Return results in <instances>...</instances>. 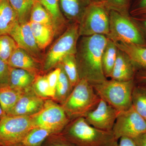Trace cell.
Segmentation results:
<instances>
[{"label":"cell","instance_id":"1","mask_svg":"<svg viewBox=\"0 0 146 146\" xmlns=\"http://www.w3.org/2000/svg\"><path fill=\"white\" fill-rule=\"evenodd\" d=\"M108 38L101 35L81 36L79 39L75 54L80 79L92 85L107 79L102 66V55Z\"/></svg>","mask_w":146,"mask_h":146},{"label":"cell","instance_id":"2","mask_svg":"<svg viewBox=\"0 0 146 146\" xmlns=\"http://www.w3.org/2000/svg\"><path fill=\"white\" fill-rule=\"evenodd\" d=\"M63 131L61 134L74 146H115L119 141L112 131L96 128L84 117L76 119Z\"/></svg>","mask_w":146,"mask_h":146},{"label":"cell","instance_id":"3","mask_svg":"<svg viewBox=\"0 0 146 146\" xmlns=\"http://www.w3.org/2000/svg\"><path fill=\"white\" fill-rule=\"evenodd\" d=\"M100 99L93 85L82 79L63 103V107L69 117H84L96 107Z\"/></svg>","mask_w":146,"mask_h":146},{"label":"cell","instance_id":"4","mask_svg":"<svg viewBox=\"0 0 146 146\" xmlns=\"http://www.w3.org/2000/svg\"><path fill=\"white\" fill-rule=\"evenodd\" d=\"M135 84L134 79L119 81L107 79L93 86L101 98L121 112L132 106L131 97Z\"/></svg>","mask_w":146,"mask_h":146},{"label":"cell","instance_id":"5","mask_svg":"<svg viewBox=\"0 0 146 146\" xmlns=\"http://www.w3.org/2000/svg\"><path fill=\"white\" fill-rule=\"evenodd\" d=\"M106 37L114 43L146 46L143 35L130 15H123L114 10L110 12L109 32Z\"/></svg>","mask_w":146,"mask_h":146},{"label":"cell","instance_id":"6","mask_svg":"<svg viewBox=\"0 0 146 146\" xmlns=\"http://www.w3.org/2000/svg\"><path fill=\"white\" fill-rule=\"evenodd\" d=\"M110 10L103 2H92L86 8L79 24L80 36L101 35L109 32Z\"/></svg>","mask_w":146,"mask_h":146},{"label":"cell","instance_id":"7","mask_svg":"<svg viewBox=\"0 0 146 146\" xmlns=\"http://www.w3.org/2000/svg\"><path fill=\"white\" fill-rule=\"evenodd\" d=\"M79 24H70L64 32L53 44L44 58V69L49 70L60 64L63 58L76 54L79 34Z\"/></svg>","mask_w":146,"mask_h":146},{"label":"cell","instance_id":"8","mask_svg":"<svg viewBox=\"0 0 146 146\" xmlns=\"http://www.w3.org/2000/svg\"><path fill=\"white\" fill-rule=\"evenodd\" d=\"M34 127L29 116L6 115L0 120V145H22L27 134Z\"/></svg>","mask_w":146,"mask_h":146},{"label":"cell","instance_id":"9","mask_svg":"<svg viewBox=\"0 0 146 146\" xmlns=\"http://www.w3.org/2000/svg\"><path fill=\"white\" fill-rule=\"evenodd\" d=\"M35 127L48 129L53 133L62 132L69 122V117L63 106L48 101L43 108L32 118Z\"/></svg>","mask_w":146,"mask_h":146},{"label":"cell","instance_id":"10","mask_svg":"<svg viewBox=\"0 0 146 146\" xmlns=\"http://www.w3.org/2000/svg\"><path fill=\"white\" fill-rule=\"evenodd\" d=\"M115 138L133 139L146 131V120L131 106L119 112L112 130Z\"/></svg>","mask_w":146,"mask_h":146},{"label":"cell","instance_id":"11","mask_svg":"<svg viewBox=\"0 0 146 146\" xmlns=\"http://www.w3.org/2000/svg\"><path fill=\"white\" fill-rule=\"evenodd\" d=\"M119 111L101 98L96 107L84 118L94 127L106 131H112Z\"/></svg>","mask_w":146,"mask_h":146},{"label":"cell","instance_id":"12","mask_svg":"<svg viewBox=\"0 0 146 146\" xmlns=\"http://www.w3.org/2000/svg\"><path fill=\"white\" fill-rule=\"evenodd\" d=\"M9 35L14 39L18 48L25 50L39 63L43 60L42 51L36 44L29 22L23 24L18 23Z\"/></svg>","mask_w":146,"mask_h":146},{"label":"cell","instance_id":"13","mask_svg":"<svg viewBox=\"0 0 146 146\" xmlns=\"http://www.w3.org/2000/svg\"><path fill=\"white\" fill-rule=\"evenodd\" d=\"M137 69L125 53L118 49L117 58L110 78L119 81L134 79Z\"/></svg>","mask_w":146,"mask_h":146},{"label":"cell","instance_id":"14","mask_svg":"<svg viewBox=\"0 0 146 146\" xmlns=\"http://www.w3.org/2000/svg\"><path fill=\"white\" fill-rule=\"evenodd\" d=\"M42 100L31 94L21 95L15 106L7 114V116H27L35 115L44 106Z\"/></svg>","mask_w":146,"mask_h":146},{"label":"cell","instance_id":"15","mask_svg":"<svg viewBox=\"0 0 146 146\" xmlns=\"http://www.w3.org/2000/svg\"><path fill=\"white\" fill-rule=\"evenodd\" d=\"M60 10L69 24H79L91 0H58Z\"/></svg>","mask_w":146,"mask_h":146},{"label":"cell","instance_id":"16","mask_svg":"<svg viewBox=\"0 0 146 146\" xmlns=\"http://www.w3.org/2000/svg\"><path fill=\"white\" fill-rule=\"evenodd\" d=\"M39 63L25 50L18 47L13 52L8 62L11 68L25 70L34 76L39 72Z\"/></svg>","mask_w":146,"mask_h":146},{"label":"cell","instance_id":"17","mask_svg":"<svg viewBox=\"0 0 146 146\" xmlns=\"http://www.w3.org/2000/svg\"><path fill=\"white\" fill-rule=\"evenodd\" d=\"M52 17L56 37L59 36L69 26V23L60 10L58 0H37Z\"/></svg>","mask_w":146,"mask_h":146},{"label":"cell","instance_id":"18","mask_svg":"<svg viewBox=\"0 0 146 146\" xmlns=\"http://www.w3.org/2000/svg\"><path fill=\"white\" fill-rule=\"evenodd\" d=\"M18 23V17L9 0H0V35H9Z\"/></svg>","mask_w":146,"mask_h":146},{"label":"cell","instance_id":"19","mask_svg":"<svg viewBox=\"0 0 146 146\" xmlns=\"http://www.w3.org/2000/svg\"><path fill=\"white\" fill-rule=\"evenodd\" d=\"M115 43L119 49L129 56L136 69L146 71V46L121 42Z\"/></svg>","mask_w":146,"mask_h":146},{"label":"cell","instance_id":"20","mask_svg":"<svg viewBox=\"0 0 146 146\" xmlns=\"http://www.w3.org/2000/svg\"><path fill=\"white\" fill-rule=\"evenodd\" d=\"M29 23L37 46L41 50H44L56 37L54 29L42 24L32 22Z\"/></svg>","mask_w":146,"mask_h":146},{"label":"cell","instance_id":"21","mask_svg":"<svg viewBox=\"0 0 146 146\" xmlns=\"http://www.w3.org/2000/svg\"><path fill=\"white\" fill-rule=\"evenodd\" d=\"M35 77L28 71L10 67L9 86L21 91L27 89L34 82Z\"/></svg>","mask_w":146,"mask_h":146},{"label":"cell","instance_id":"22","mask_svg":"<svg viewBox=\"0 0 146 146\" xmlns=\"http://www.w3.org/2000/svg\"><path fill=\"white\" fill-rule=\"evenodd\" d=\"M118 50L115 43L108 38L102 58L103 70L106 78L110 77L117 58Z\"/></svg>","mask_w":146,"mask_h":146},{"label":"cell","instance_id":"23","mask_svg":"<svg viewBox=\"0 0 146 146\" xmlns=\"http://www.w3.org/2000/svg\"><path fill=\"white\" fill-rule=\"evenodd\" d=\"M22 94V91L9 86L0 88V106L6 115L15 106Z\"/></svg>","mask_w":146,"mask_h":146},{"label":"cell","instance_id":"24","mask_svg":"<svg viewBox=\"0 0 146 146\" xmlns=\"http://www.w3.org/2000/svg\"><path fill=\"white\" fill-rule=\"evenodd\" d=\"M131 100L133 108L146 120V86L135 83Z\"/></svg>","mask_w":146,"mask_h":146},{"label":"cell","instance_id":"25","mask_svg":"<svg viewBox=\"0 0 146 146\" xmlns=\"http://www.w3.org/2000/svg\"><path fill=\"white\" fill-rule=\"evenodd\" d=\"M29 22L52 27L54 29L55 31L54 23L52 17L48 11L37 0L35 1L32 8Z\"/></svg>","mask_w":146,"mask_h":146},{"label":"cell","instance_id":"26","mask_svg":"<svg viewBox=\"0 0 146 146\" xmlns=\"http://www.w3.org/2000/svg\"><path fill=\"white\" fill-rule=\"evenodd\" d=\"M17 14L18 23L29 22L31 12L36 0H9Z\"/></svg>","mask_w":146,"mask_h":146},{"label":"cell","instance_id":"27","mask_svg":"<svg viewBox=\"0 0 146 146\" xmlns=\"http://www.w3.org/2000/svg\"><path fill=\"white\" fill-rule=\"evenodd\" d=\"M59 64L63 68L70 80L71 85L74 88L80 80L75 54L66 56Z\"/></svg>","mask_w":146,"mask_h":146},{"label":"cell","instance_id":"28","mask_svg":"<svg viewBox=\"0 0 146 146\" xmlns=\"http://www.w3.org/2000/svg\"><path fill=\"white\" fill-rule=\"evenodd\" d=\"M54 134L52 131L42 128H33L28 133L22 142L24 146H42L45 140L50 135Z\"/></svg>","mask_w":146,"mask_h":146},{"label":"cell","instance_id":"29","mask_svg":"<svg viewBox=\"0 0 146 146\" xmlns=\"http://www.w3.org/2000/svg\"><path fill=\"white\" fill-rule=\"evenodd\" d=\"M58 65L60 66L61 71L56 89L55 96L63 103L71 94L73 88L63 68L60 64Z\"/></svg>","mask_w":146,"mask_h":146},{"label":"cell","instance_id":"30","mask_svg":"<svg viewBox=\"0 0 146 146\" xmlns=\"http://www.w3.org/2000/svg\"><path fill=\"white\" fill-rule=\"evenodd\" d=\"M18 47L16 42L10 35H0V59L8 63L11 55Z\"/></svg>","mask_w":146,"mask_h":146},{"label":"cell","instance_id":"31","mask_svg":"<svg viewBox=\"0 0 146 146\" xmlns=\"http://www.w3.org/2000/svg\"><path fill=\"white\" fill-rule=\"evenodd\" d=\"M130 2L131 0H104L105 5L110 10L125 15H130Z\"/></svg>","mask_w":146,"mask_h":146},{"label":"cell","instance_id":"32","mask_svg":"<svg viewBox=\"0 0 146 146\" xmlns=\"http://www.w3.org/2000/svg\"><path fill=\"white\" fill-rule=\"evenodd\" d=\"M35 91L43 97H54L55 95L50 88L47 76H38L34 81Z\"/></svg>","mask_w":146,"mask_h":146},{"label":"cell","instance_id":"33","mask_svg":"<svg viewBox=\"0 0 146 146\" xmlns=\"http://www.w3.org/2000/svg\"><path fill=\"white\" fill-rule=\"evenodd\" d=\"M54 133L45 140L42 146H74L62 134Z\"/></svg>","mask_w":146,"mask_h":146},{"label":"cell","instance_id":"34","mask_svg":"<svg viewBox=\"0 0 146 146\" xmlns=\"http://www.w3.org/2000/svg\"><path fill=\"white\" fill-rule=\"evenodd\" d=\"M10 67L0 59V88L9 86Z\"/></svg>","mask_w":146,"mask_h":146},{"label":"cell","instance_id":"35","mask_svg":"<svg viewBox=\"0 0 146 146\" xmlns=\"http://www.w3.org/2000/svg\"><path fill=\"white\" fill-rule=\"evenodd\" d=\"M131 16H138L146 15V0H136L129 10Z\"/></svg>","mask_w":146,"mask_h":146},{"label":"cell","instance_id":"36","mask_svg":"<svg viewBox=\"0 0 146 146\" xmlns=\"http://www.w3.org/2000/svg\"><path fill=\"white\" fill-rule=\"evenodd\" d=\"M61 68L59 65H58L57 68L51 72L47 76V79L48 82L49 84L52 91L55 96L56 89V85L59 75H60Z\"/></svg>","mask_w":146,"mask_h":146},{"label":"cell","instance_id":"37","mask_svg":"<svg viewBox=\"0 0 146 146\" xmlns=\"http://www.w3.org/2000/svg\"><path fill=\"white\" fill-rule=\"evenodd\" d=\"M131 17L133 22L141 32L142 31L145 32V33H146V15Z\"/></svg>","mask_w":146,"mask_h":146},{"label":"cell","instance_id":"38","mask_svg":"<svg viewBox=\"0 0 146 146\" xmlns=\"http://www.w3.org/2000/svg\"><path fill=\"white\" fill-rule=\"evenodd\" d=\"M137 83L146 86V71L139 70L136 71L135 78Z\"/></svg>","mask_w":146,"mask_h":146},{"label":"cell","instance_id":"39","mask_svg":"<svg viewBox=\"0 0 146 146\" xmlns=\"http://www.w3.org/2000/svg\"><path fill=\"white\" fill-rule=\"evenodd\" d=\"M115 146H136L133 139L128 137H121Z\"/></svg>","mask_w":146,"mask_h":146},{"label":"cell","instance_id":"40","mask_svg":"<svg viewBox=\"0 0 146 146\" xmlns=\"http://www.w3.org/2000/svg\"><path fill=\"white\" fill-rule=\"evenodd\" d=\"M133 140L136 146H146V131Z\"/></svg>","mask_w":146,"mask_h":146},{"label":"cell","instance_id":"41","mask_svg":"<svg viewBox=\"0 0 146 146\" xmlns=\"http://www.w3.org/2000/svg\"><path fill=\"white\" fill-rule=\"evenodd\" d=\"M6 115V114H5V112H4L2 108L0 106V120L1 119Z\"/></svg>","mask_w":146,"mask_h":146},{"label":"cell","instance_id":"42","mask_svg":"<svg viewBox=\"0 0 146 146\" xmlns=\"http://www.w3.org/2000/svg\"><path fill=\"white\" fill-rule=\"evenodd\" d=\"M93 2H103L104 3V0H91Z\"/></svg>","mask_w":146,"mask_h":146},{"label":"cell","instance_id":"43","mask_svg":"<svg viewBox=\"0 0 146 146\" xmlns=\"http://www.w3.org/2000/svg\"><path fill=\"white\" fill-rule=\"evenodd\" d=\"M18 146H24L23 145H21Z\"/></svg>","mask_w":146,"mask_h":146},{"label":"cell","instance_id":"44","mask_svg":"<svg viewBox=\"0 0 146 146\" xmlns=\"http://www.w3.org/2000/svg\"><path fill=\"white\" fill-rule=\"evenodd\" d=\"M0 146H2L0 145Z\"/></svg>","mask_w":146,"mask_h":146}]
</instances>
